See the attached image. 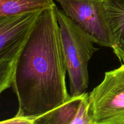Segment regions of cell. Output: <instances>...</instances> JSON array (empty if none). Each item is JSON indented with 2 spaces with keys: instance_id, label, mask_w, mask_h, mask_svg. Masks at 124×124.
Returning a JSON list of instances; mask_svg holds the SVG:
<instances>
[{
  "instance_id": "9",
  "label": "cell",
  "mask_w": 124,
  "mask_h": 124,
  "mask_svg": "<svg viewBox=\"0 0 124 124\" xmlns=\"http://www.w3.org/2000/svg\"><path fill=\"white\" fill-rule=\"evenodd\" d=\"M16 60L0 62V94L12 87Z\"/></svg>"
},
{
  "instance_id": "6",
  "label": "cell",
  "mask_w": 124,
  "mask_h": 124,
  "mask_svg": "<svg viewBox=\"0 0 124 124\" xmlns=\"http://www.w3.org/2000/svg\"><path fill=\"white\" fill-rule=\"evenodd\" d=\"M35 124H93L89 94L70 95L64 104L35 119Z\"/></svg>"
},
{
  "instance_id": "7",
  "label": "cell",
  "mask_w": 124,
  "mask_h": 124,
  "mask_svg": "<svg viewBox=\"0 0 124 124\" xmlns=\"http://www.w3.org/2000/svg\"><path fill=\"white\" fill-rule=\"evenodd\" d=\"M107 18L113 41L112 49L124 63V0H104Z\"/></svg>"
},
{
  "instance_id": "8",
  "label": "cell",
  "mask_w": 124,
  "mask_h": 124,
  "mask_svg": "<svg viewBox=\"0 0 124 124\" xmlns=\"http://www.w3.org/2000/svg\"><path fill=\"white\" fill-rule=\"evenodd\" d=\"M55 6L53 0H0V17L41 11Z\"/></svg>"
},
{
  "instance_id": "1",
  "label": "cell",
  "mask_w": 124,
  "mask_h": 124,
  "mask_svg": "<svg viewBox=\"0 0 124 124\" xmlns=\"http://www.w3.org/2000/svg\"><path fill=\"white\" fill-rule=\"evenodd\" d=\"M54 7L41 11L16 60L12 84L19 105L15 116L36 119L70 97Z\"/></svg>"
},
{
  "instance_id": "5",
  "label": "cell",
  "mask_w": 124,
  "mask_h": 124,
  "mask_svg": "<svg viewBox=\"0 0 124 124\" xmlns=\"http://www.w3.org/2000/svg\"><path fill=\"white\" fill-rule=\"evenodd\" d=\"M41 11L0 17V62L17 59Z\"/></svg>"
},
{
  "instance_id": "10",
  "label": "cell",
  "mask_w": 124,
  "mask_h": 124,
  "mask_svg": "<svg viewBox=\"0 0 124 124\" xmlns=\"http://www.w3.org/2000/svg\"><path fill=\"white\" fill-rule=\"evenodd\" d=\"M35 119L30 118V117H23V116H17L11 119L0 121V124H35Z\"/></svg>"
},
{
  "instance_id": "4",
  "label": "cell",
  "mask_w": 124,
  "mask_h": 124,
  "mask_svg": "<svg viewBox=\"0 0 124 124\" xmlns=\"http://www.w3.org/2000/svg\"><path fill=\"white\" fill-rule=\"evenodd\" d=\"M62 11L101 46L113 48V41L104 0H56Z\"/></svg>"
},
{
  "instance_id": "3",
  "label": "cell",
  "mask_w": 124,
  "mask_h": 124,
  "mask_svg": "<svg viewBox=\"0 0 124 124\" xmlns=\"http://www.w3.org/2000/svg\"><path fill=\"white\" fill-rule=\"evenodd\" d=\"M93 124H124V63L105 73L89 94Z\"/></svg>"
},
{
  "instance_id": "2",
  "label": "cell",
  "mask_w": 124,
  "mask_h": 124,
  "mask_svg": "<svg viewBox=\"0 0 124 124\" xmlns=\"http://www.w3.org/2000/svg\"><path fill=\"white\" fill-rule=\"evenodd\" d=\"M60 30L62 48L70 79V95L85 93L89 85L88 65L94 52L93 39L62 10L54 6Z\"/></svg>"
}]
</instances>
